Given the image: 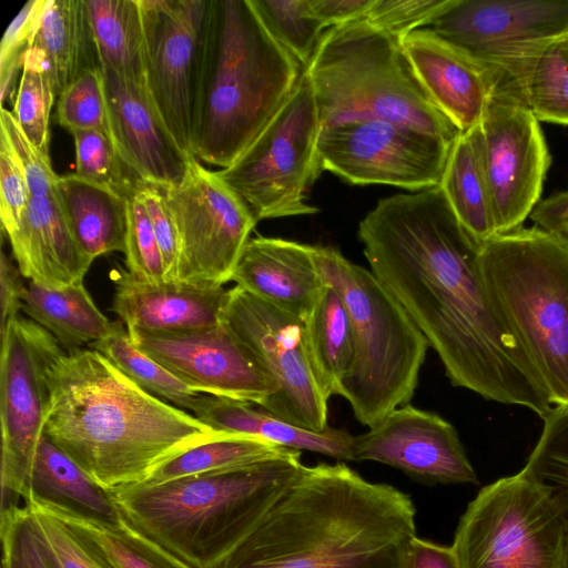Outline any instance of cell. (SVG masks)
Here are the masks:
<instances>
[{
	"label": "cell",
	"mask_w": 568,
	"mask_h": 568,
	"mask_svg": "<svg viewBox=\"0 0 568 568\" xmlns=\"http://www.w3.org/2000/svg\"><path fill=\"white\" fill-rule=\"evenodd\" d=\"M164 191L179 237L178 283L213 287L231 281L256 222L243 202L192 156Z\"/></svg>",
	"instance_id": "13"
},
{
	"label": "cell",
	"mask_w": 568,
	"mask_h": 568,
	"mask_svg": "<svg viewBox=\"0 0 568 568\" xmlns=\"http://www.w3.org/2000/svg\"><path fill=\"white\" fill-rule=\"evenodd\" d=\"M58 98V121L67 131L100 130L109 134L101 68L82 73Z\"/></svg>",
	"instance_id": "42"
},
{
	"label": "cell",
	"mask_w": 568,
	"mask_h": 568,
	"mask_svg": "<svg viewBox=\"0 0 568 568\" xmlns=\"http://www.w3.org/2000/svg\"><path fill=\"white\" fill-rule=\"evenodd\" d=\"M544 422L539 440L519 473L546 491L558 508L565 527L568 568V405L552 407Z\"/></svg>",
	"instance_id": "37"
},
{
	"label": "cell",
	"mask_w": 568,
	"mask_h": 568,
	"mask_svg": "<svg viewBox=\"0 0 568 568\" xmlns=\"http://www.w3.org/2000/svg\"><path fill=\"white\" fill-rule=\"evenodd\" d=\"M114 294L111 310L126 331H179L214 326L222 322L227 291L183 283L150 284L118 266L111 272Z\"/></svg>",
	"instance_id": "23"
},
{
	"label": "cell",
	"mask_w": 568,
	"mask_h": 568,
	"mask_svg": "<svg viewBox=\"0 0 568 568\" xmlns=\"http://www.w3.org/2000/svg\"><path fill=\"white\" fill-rule=\"evenodd\" d=\"M313 251L323 281L344 301L353 331L354 359L338 396L371 428L410 403L429 344L371 270L332 246L313 245Z\"/></svg>",
	"instance_id": "7"
},
{
	"label": "cell",
	"mask_w": 568,
	"mask_h": 568,
	"mask_svg": "<svg viewBox=\"0 0 568 568\" xmlns=\"http://www.w3.org/2000/svg\"><path fill=\"white\" fill-rule=\"evenodd\" d=\"M90 346L144 390L181 409L192 410L200 393L191 389L161 364L140 351L132 343L121 321L112 322L108 333Z\"/></svg>",
	"instance_id": "36"
},
{
	"label": "cell",
	"mask_w": 568,
	"mask_h": 568,
	"mask_svg": "<svg viewBox=\"0 0 568 568\" xmlns=\"http://www.w3.org/2000/svg\"><path fill=\"white\" fill-rule=\"evenodd\" d=\"M8 239L22 276L43 287L82 283L92 264L70 230L58 191L30 195L19 227Z\"/></svg>",
	"instance_id": "24"
},
{
	"label": "cell",
	"mask_w": 568,
	"mask_h": 568,
	"mask_svg": "<svg viewBox=\"0 0 568 568\" xmlns=\"http://www.w3.org/2000/svg\"><path fill=\"white\" fill-rule=\"evenodd\" d=\"M136 195L148 212L158 241L164 281L178 283L179 237L164 191L156 185L142 182Z\"/></svg>",
	"instance_id": "49"
},
{
	"label": "cell",
	"mask_w": 568,
	"mask_h": 568,
	"mask_svg": "<svg viewBox=\"0 0 568 568\" xmlns=\"http://www.w3.org/2000/svg\"><path fill=\"white\" fill-rule=\"evenodd\" d=\"M222 323L276 386L262 408L312 430L329 427V397L312 365L303 320L235 285L227 291Z\"/></svg>",
	"instance_id": "12"
},
{
	"label": "cell",
	"mask_w": 568,
	"mask_h": 568,
	"mask_svg": "<svg viewBox=\"0 0 568 568\" xmlns=\"http://www.w3.org/2000/svg\"><path fill=\"white\" fill-rule=\"evenodd\" d=\"M321 121L305 70L283 106L256 139L219 178L243 202L255 222L312 215L310 189L323 171L318 153Z\"/></svg>",
	"instance_id": "9"
},
{
	"label": "cell",
	"mask_w": 568,
	"mask_h": 568,
	"mask_svg": "<svg viewBox=\"0 0 568 568\" xmlns=\"http://www.w3.org/2000/svg\"><path fill=\"white\" fill-rule=\"evenodd\" d=\"M23 500H34L94 521L115 525L122 515L111 493L43 434Z\"/></svg>",
	"instance_id": "26"
},
{
	"label": "cell",
	"mask_w": 568,
	"mask_h": 568,
	"mask_svg": "<svg viewBox=\"0 0 568 568\" xmlns=\"http://www.w3.org/2000/svg\"><path fill=\"white\" fill-rule=\"evenodd\" d=\"M34 528L55 568H112L92 545L50 508L24 500Z\"/></svg>",
	"instance_id": "41"
},
{
	"label": "cell",
	"mask_w": 568,
	"mask_h": 568,
	"mask_svg": "<svg viewBox=\"0 0 568 568\" xmlns=\"http://www.w3.org/2000/svg\"><path fill=\"white\" fill-rule=\"evenodd\" d=\"M0 132L12 144L23 166L30 195H51L57 193L59 175L54 172L49 155L43 154L27 138L13 113L1 106Z\"/></svg>",
	"instance_id": "48"
},
{
	"label": "cell",
	"mask_w": 568,
	"mask_h": 568,
	"mask_svg": "<svg viewBox=\"0 0 568 568\" xmlns=\"http://www.w3.org/2000/svg\"><path fill=\"white\" fill-rule=\"evenodd\" d=\"M375 0H310L314 13L329 29L365 19Z\"/></svg>",
	"instance_id": "52"
},
{
	"label": "cell",
	"mask_w": 568,
	"mask_h": 568,
	"mask_svg": "<svg viewBox=\"0 0 568 568\" xmlns=\"http://www.w3.org/2000/svg\"><path fill=\"white\" fill-rule=\"evenodd\" d=\"M29 200L23 166L8 138L0 132V216L7 236L19 227Z\"/></svg>",
	"instance_id": "47"
},
{
	"label": "cell",
	"mask_w": 568,
	"mask_h": 568,
	"mask_svg": "<svg viewBox=\"0 0 568 568\" xmlns=\"http://www.w3.org/2000/svg\"><path fill=\"white\" fill-rule=\"evenodd\" d=\"M149 94L179 145L193 155L210 0H140Z\"/></svg>",
	"instance_id": "14"
},
{
	"label": "cell",
	"mask_w": 568,
	"mask_h": 568,
	"mask_svg": "<svg viewBox=\"0 0 568 568\" xmlns=\"http://www.w3.org/2000/svg\"><path fill=\"white\" fill-rule=\"evenodd\" d=\"M489 295L551 404L568 405V246L538 226L481 243Z\"/></svg>",
	"instance_id": "8"
},
{
	"label": "cell",
	"mask_w": 568,
	"mask_h": 568,
	"mask_svg": "<svg viewBox=\"0 0 568 568\" xmlns=\"http://www.w3.org/2000/svg\"><path fill=\"white\" fill-rule=\"evenodd\" d=\"M255 406L226 397L200 394L191 412L216 432L248 435L284 448L354 462V436L348 432L333 427L322 432L312 430Z\"/></svg>",
	"instance_id": "25"
},
{
	"label": "cell",
	"mask_w": 568,
	"mask_h": 568,
	"mask_svg": "<svg viewBox=\"0 0 568 568\" xmlns=\"http://www.w3.org/2000/svg\"><path fill=\"white\" fill-rule=\"evenodd\" d=\"M1 509L18 504L44 434L47 372L64 349L29 317L11 318L0 333Z\"/></svg>",
	"instance_id": "11"
},
{
	"label": "cell",
	"mask_w": 568,
	"mask_h": 568,
	"mask_svg": "<svg viewBox=\"0 0 568 568\" xmlns=\"http://www.w3.org/2000/svg\"><path fill=\"white\" fill-rule=\"evenodd\" d=\"M420 84L438 109L463 132L481 120L497 85L495 73L429 29L400 40Z\"/></svg>",
	"instance_id": "21"
},
{
	"label": "cell",
	"mask_w": 568,
	"mask_h": 568,
	"mask_svg": "<svg viewBox=\"0 0 568 568\" xmlns=\"http://www.w3.org/2000/svg\"><path fill=\"white\" fill-rule=\"evenodd\" d=\"M286 450L288 448L257 437L221 433L164 463L142 485L227 471L262 462Z\"/></svg>",
	"instance_id": "34"
},
{
	"label": "cell",
	"mask_w": 568,
	"mask_h": 568,
	"mask_svg": "<svg viewBox=\"0 0 568 568\" xmlns=\"http://www.w3.org/2000/svg\"><path fill=\"white\" fill-rule=\"evenodd\" d=\"M48 0H30L8 26L0 44V97L14 102L18 70L23 65Z\"/></svg>",
	"instance_id": "45"
},
{
	"label": "cell",
	"mask_w": 568,
	"mask_h": 568,
	"mask_svg": "<svg viewBox=\"0 0 568 568\" xmlns=\"http://www.w3.org/2000/svg\"><path fill=\"white\" fill-rule=\"evenodd\" d=\"M529 217L536 226L568 246V202L565 192L540 200Z\"/></svg>",
	"instance_id": "51"
},
{
	"label": "cell",
	"mask_w": 568,
	"mask_h": 568,
	"mask_svg": "<svg viewBox=\"0 0 568 568\" xmlns=\"http://www.w3.org/2000/svg\"><path fill=\"white\" fill-rule=\"evenodd\" d=\"M565 195H566V199H567V202H568V191L565 192Z\"/></svg>",
	"instance_id": "54"
},
{
	"label": "cell",
	"mask_w": 568,
	"mask_h": 568,
	"mask_svg": "<svg viewBox=\"0 0 568 568\" xmlns=\"http://www.w3.org/2000/svg\"><path fill=\"white\" fill-rule=\"evenodd\" d=\"M22 312L51 333L67 352L99 341L112 323L94 304L83 282L63 288L29 282Z\"/></svg>",
	"instance_id": "30"
},
{
	"label": "cell",
	"mask_w": 568,
	"mask_h": 568,
	"mask_svg": "<svg viewBox=\"0 0 568 568\" xmlns=\"http://www.w3.org/2000/svg\"><path fill=\"white\" fill-rule=\"evenodd\" d=\"M303 464L288 449L227 471L110 491L138 530L194 568H215L258 525Z\"/></svg>",
	"instance_id": "5"
},
{
	"label": "cell",
	"mask_w": 568,
	"mask_h": 568,
	"mask_svg": "<svg viewBox=\"0 0 568 568\" xmlns=\"http://www.w3.org/2000/svg\"><path fill=\"white\" fill-rule=\"evenodd\" d=\"M477 133L497 234L523 227L539 203L551 164L540 121L496 87Z\"/></svg>",
	"instance_id": "16"
},
{
	"label": "cell",
	"mask_w": 568,
	"mask_h": 568,
	"mask_svg": "<svg viewBox=\"0 0 568 568\" xmlns=\"http://www.w3.org/2000/svg\"><path fill=\"white\" fill-rule=\"evenodd\" d=\"M47 507L78 530L112 568H194L123 516L118 524L110 525Z\"/></svg>",
	"instance_id": "35"
},
{
	"label": "cell",
	"mask_w": 568,
	"mask_h": 568,
	"mask_svg": "<svg viewBox=\"0 0 568 568\" xmlns=\"http://www.w3.org/2000/svg\"><path fill=\"white\" fill-rule=\"evenodd\" d=\"M75 148V174L131 197L142 183L128 168L110 135L100 130L71 133Z\"/></svg>",
	"instance_id": "40"
},
{
	"label": "cell",
	"mask_w": 568,
	"mask_h": 568,
	"mask_svg": "<svg viewBox=\"0 0 568 568\" xmlns=\"http://www.w3.org/2000/svg\"><path fill=\"white\" fill-rule=\"evenodd\" d=\"M465 230L479 243L497 235L477 125L454 142L439 184Z\"/></svg>",
	"instance_id": "32"
},
{
	"label": "cell",
	"mask_w": 568,
	"mask_h": 568,
	"mask_svg": "<svg viewBox=\"0 0 568 568\" xmlns=\"http://www.w3.org/2000/svg\"><path fill=\"white\" fill-rule=\"evenodd\" d=\"M415 516L409 495L343 462L303 465L215 568H407Z\"/></svg>",
	"instance_id": "2"
},
{
	"label": "cell",
	"mask_w": 568,
	"mask_h": 568,
	"mask_svg": "<svg viewBox=\"0 0 568 568\" xmlns=\"http://www.w3.org/2000/svg\"><path fill=\"white\" fill-rule=\"evenodd\" d=\"M271 36L304 68L328 29L310 0H251Z\"/></svg>",
	"instance_id": "38"
},
{
	"label": "cell",
	"mask_w": 568,
	"mask_h": 568,
	"mask_svg": "<svg viewBox=\"0 0 568 568\" xmlns=\"http://www.w3.org/2000/svg\"><path fill=\"white\" fill-rule=\"evenodd\" d=\"M31 48L42 53L57 98L82 73L100 68L85 0H48Z\"/></svg>",
	"instance_id": "28"
},
{
	"label": "cell",
	"mask_w": 568,
	"mask_h": 568,
	"mask_svg": "<svg viewBox=\"0 0 568 568\" xmlns=\"http://www.w3.org/2000/svg\"><path fill=\"white\" fill-rule=\"evenodd\" d=\"M132 343L191 389L263 406L276 386L221 322L214 326L128 331Z\"/></svg>",
	"instance_id": "17"
},
{
	"label": "cell",
	"mask_w": 568,
	"mask_h": 568,
	"mask_svg": "<svg viewBox=\"0 0 568 568\" xmlns=\"http://www.w3.org/2000/svg\"><path fill=\"white\" fill-rule=\"evenodd\" d=\"M426 29L494 73L568 34V0H453Z\"/></svg>",
	"instance_id": "18"
},
{
	"label": "cell",
	"mask_w": 568,
	"mask_h": 568,
	"mask_svg": "<svg viewBox=\"0 0 568 568\" xmlns=\"http://www.w3.org/2000/svg\"><path fill=\"white\" fill-rule=\"evenodd\" d=\"M310 358L326 395H338L354 359L351 320L339 293L324 286L304 320Z\"/></svg>",
	"instance_id": "33"
},
{
	"label": "cell",
	"mask_w": 568,
	"mask_h": 568,
	"mask_svg": "<svg viewBox=\"0 0 568 568\" xmlns=\"http://www.w3.org/2000/svg\"><path fill=\"white\" fill-rule=\"evenodd\" d=\"M454 143L413 126L385 121L321 128V166L348 183L423 191L442 182Z\"/></svg>",
	"instance_id": "15"
},
{
	"label": "cell",
	"mask_w": 568,
	"mask_h": 568,
	"mask_svg": "<svg viewBox=\"0 0 568 568\" xmlns=\"http://www.w3.org/2000/svg\"><path fill=\"white\" fill-rule=\"evenodd\" d=\"M304 68L251 0H210L193 155L231 165L275 116Z\"/></svg>",
	"instance_id": "4"
},
{
	"label": "cell",
	"mask_w": 568,
	"mask_h": 568,
	"mask_svg": "<svg viewBox=\"0 0 568 568\" xmlns=\"http://www.w3.org/2000/svg\"><path fill=\"white\" fill-rule=\"evenodd\" d=\"M2 568H55L26 505L1 509Z\"/></svg>",
	"instance_id": "43"
},
{
	"label": "cell",
	"mask_w": 568,
	"mask_h": 568,
	"mask_svg": "<svg viewBox=\"0 0 568 568\" xmlns=\"http://www.w3.org/2000/svg\"><path fill=\"white\" fill-rule=\"evenodd\" d=\"M353 457L388 465L428 485L478 484L455 427L410 404L354 436Z\"/></svg>",
	"instance_id": "19"
},
{
	"label": "cell",
	"mask_w": 568,
	"mask_h": 568,
	"mask_svg": "<svg viewBox=\"0 0 568 568\" xmlns=\"http://www.w3.org/2000/svg\"><path fill=\"white\" fill-rule=\"evenodd\" d=\"M101 73L109 135L124 163L142 182L161 189L178 184L192 155L169 131L146 87L105 68Z\"/></svg>",
	"instance_id": "20"
},
{
	"label": "cell",
	"mask_w": 568,
	"mask_h": 568,
	"mask_svg": "<svg viewBox=\"0 0 568 568\" xmlns=\"http://www.w3.org/2000/svg\"><path fill=\"white\" fill-rule=\"evenodd\" d=\"M55 98L42 53L30 48L23 59L11 112L31 143L49 156L50 113Z\"/></svg>",
	"instance_id": "39"
},
{
	"label": "cell",
	"mask_w": 568,
	"mask_h": 568,
	"mask_svg": "<svg viewBox=\"0 0 568 568\" xmlns=\"http://www.w3.org/2000/svg\"><path fill=\"white\" fill-rule=\"evenodd\" d=\"M22 274L11 260L1 251L0 255V306L1 321L0 333L7 323L20 315L22 311L23 296L27 287L21 278Z\"/></svg>",
	"instance_id": "50"
},
{
	"label": "cell",
	"mask_w": 568,
	"mask_h": 568,
	"mask_svg": "<svg viewBox=\"0 0 568 568\" xmlns=\"http://www.w3.org/2000/svg\"><path fill=\"white\" fill-rule=\"evenodd\" d=\"M407 568H460L452 546L415 536L408 548Z\"/></svg>",
	"instance_id": "53"
},
{
	"label": "cell",
	"mask_w": 568,
	"mask_h": 568,
	"mask_svg": "<svg viewBox=\"0 0 568 568\" xmlns=\"http://www.w3.org/2000/svg\"><path fill=\"white\" fill-rule=\"evenodd\" d=\"M44 434L108 491L223 432L141 388L95 349L63 351L47 372Z\"/></svg>",
	"instance_id": "3"
},
{
	"label": "cell",
	"mask_w": 568,
	"mask_h": 568,
	"mask_svg": "<svg viewBox=\"0 0 568 568\" xmlns=\"http://www.w3.org/2000/svg\"><path fill=\"white\" fill-rule=\"evenodd\" d=\"M231 281L303 321L324 286L313 245L264 236L247 241Z\"/></svg>",
	"instance_id": "22"
},
{
	"label": "cell",
	"mask_w": 568,
	"mask_h": 568,
	"mask_svg": "<svg viewBox=\"0 0 568 568\" xmlns=\"http://www.w3.org/2000/svg\"><path fill=\"white\" fill-rule=\"evenodd\" d=\"M542 122L568 125V34L530 50L495 72Z\"/></svg>",
	"instance_id": "29"
},
{
	"label": "cell",
	"mask_w": 568,
	"mask_h": 568,
	"mask_svg": "<svg viewBox=\"0 0 568 568\" xmlns=\"http://www.w3.org/2000/svg\"><path fill=\"white\" fill-rule=\"evenodd\" d=\"M453 0H375L365 20L402 40L427 28Z\"/></svg>",
	"instance_id": "46"
},
{
	"label": "cell",
	"mask_w": 568,
	"mask_h": 568,
	"mask_svg": "<svg viewBox=\"0 0 568 568\" xmlns=\"http://www.w3.org/2000/svg\"><path fill=\"white\" fill-rule=\"evenodd\" d=\"M460 568H566L561 515L520 473L483 487L452 545Z\"/></svg>",
	"instance_id": "10"
},
{
	"label": "cell",
	"mask_w": 568,
	"mask_h": 568,
	"mask_svg": "<svg viewBox=\"0 0 568 568\" xmlns=\"http://www.w3.org/2000/svg\"><path fill=\"white\" fill-rule=\"evenodd\" d=\"M305 72L321 128L385 121L450 143L462 134L426 93L400 40L365 19L327 29Z\"/></svg>",
	"instance_id": "6"
},
{
	"label": "cell",
	"mask_w": 568,
	"mask_h": 568,
	"mask_svg": "<svg viewBox=\"0 0 568 568\" xmlns=\"http://www.w3.org/2000/svg\"><path fill=\"white\" fill-rule=\"evenodd\" d=\"M57 191L70 230L92 262L125 252L129 197L75 173L59 175Z\"/></svg>",
	"instance_id": "27"
},
{
	"label": "cell",
	"mask_w": 568,
	"mask_h": 568,
	"mask_svg": "<svg viewBox=\"0 0 568 568\" xmlns=\"http://www.w3.org/2000/svg\"><path fill=\"white\" fill-rule=\"evenodd\" d=\"M100 67L145 82V33L140 0H85Z\"/></svg>",
	"instance_id": "31"
},
{
	"label": "cell",
	"mask_w": 568,
	"mask_h": 568,
	"mask_svg": "<svg viewBox=\"0 0 568 568\" xmlns=\"http://www.w3.org/2000/svg\"><path fill=\"white\" fill-rule=\"evenodd\" d=\"M126 271L150 284L164 283V267L158 241L148 212L136 195L128 199L125 246Z\"/></svg>",
	"instance_id": "44"
},
{
	"label": "cell",
	"mask_w": 568,
	"mask_h": 568,
	"mask_svg": "<svg viewBox=\"0 0 568 568\" xmlns=\"http://www.w3.org/2000/svg\"><path fill=\"white\" fill-rule=\"evenodd\" d=\"M371 271L437 353L456 387L544 418L548 393L495 306L480 246L440 186L377 202L358 225Z\"/></svg>",
	"instance_id": "1"
}]
</instances>
